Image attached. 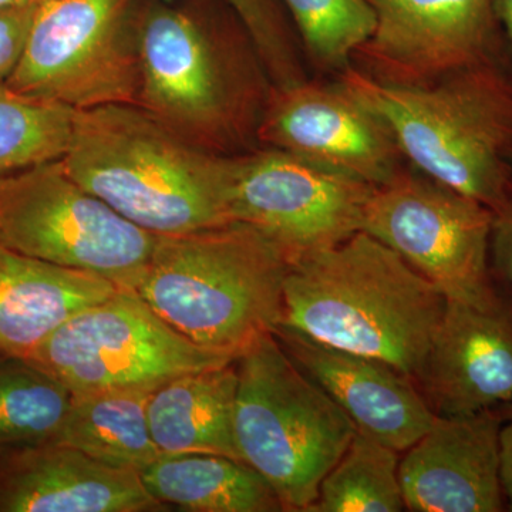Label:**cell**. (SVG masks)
Returning a JSON list of instances; mask_svg holds the SVG:
<instances>
[{
  "label": "cell",
  "mask_w": 512,
  "mask_h": 512,
  "mask_svg": "<svg viewBox=\"0 0 512 512\" xmlns=\"http://www.w3.org/2000/svg\"><path fill=\"white\" fill-rule=\"evenodd\" d=\"M37 5L0 8V86L8 83L22 59Z\"/></svg>",
  "instance_id": "83f0119b"
},
{
  "label": "cell",
  "mask_w": 512,
  "mask_h": 512,
  "mask_svg": "<svg viewBox=\"0 0 512 512\" xmlns=\"http://www.w3.org/2000/svg\"><path fill=\"white\" fill-rule=\"evenodd\" d=\"M419 389L437 416H467L512 402V309L495 296L447 299Z\"/></svg>",
  "instance_id": "5bb4252c"
},
{
  "label": "cell",
  "mask_w": 512,
  "mask_h": 512,
  "mask_svg": "<svg viewBox=\"0 0 512 512\" xmlns=\"http://www.w3.org/2000/svg\"><path fill=\"white\" fill-rule=\"evenodd\" d=\"M39 2H42V0H39Z\"/></svg>",
  "instance_id": "1f68e13d"
},
{
  "label": "cell",
  "mask_w": 512,
  "mask_h": 512,
  "mask_svg": "<svg viewBox=\"0 0 512 512\" xmlns=\"http://www.w3.org/2000/svg\"><path fill=\"white\" fill-rule=\"evenodd\" d=\"M224 3L251 36L275 87L293 86L311 77L282 0H224Z\"/></svg>",
  "instance_id": "484cf974"
},
{
  "label": "cell",
  "mask_w": 512,
  "mask_h": 512,
  "mask_svg": "<svg viewBox=\"0 0 512 512\" xmlns=\"http://www.w3.org/2000/svg\"><path fill=\"white\" fill-rule=\"evenodd\" d=\"M288 255L245 222L157 237L134 292L195 345L238 359L284 318Z\"/></svg>",
  "instance_id": "277c9868"
},
{
  "label": "cell",
  "mask_w": 512,
  "mask_h": 512,
  "mask_svg": "<svg viewBox=\"0 0 512 512\" xmlns=\"http://www.w3.org/2000/svg\"><path fill=\"white\" fill-rule=\"evenodd\" d=\"M239 156L194 146L137 104L74 114L64 168L121 217L156 235L234 222Z\"/></svg>",
  "instance_id": "6da1fadb"
},
{
  "label": "cell",
  "mask_w": 512,
  "mask_h": 512,
  "mask_svg": "<svg viewBox=\"0 0 512 512\" xmlns=\"http://www.w3.org/2000/svg\"><path fill=\"white\" fill-rule=\"evenodd\" d=\"M488 279L495 296L512 309V190L504 204L493 212Z\"/></svg>",
  "instance_id": "4316f807"
},
{
  "label": "cell",
  "mask_w": 512,
  "mask_h": 512,
  "mask_svg": "<svg viewBox=\"0 0 512 512\" xmlns=\"http://www.w3.org/2000/svg\"><path fill=\"white\" fill-rule=\"evenodd\" d=\"M501 416L500 476L507 510L512 511V402L497 407Z\"/></svg>",
  "instance_id": "f1b7e54d"
},
{
  "label": "cell",
  "mask_w": 512,
  "mask_h": 512,
  "mask_svg": "<svg viewBox=\"0 0 512 512\" xmlns=\"http://www.w3.org/2000/svg\"><path fill=\"white\" fill-rule=\"evenodd\" d=\"M309 72L336 79L353 66L376 28L369 0H282Z\"/></svg>",
  "instance_id": "cb8c5ba5"
},
{
  "label": "cell",
  "mask_w": 512,
  "mask_h": 512,
  "mask_svg": "<svg viewBox=\"0 0 512 512\" xmlns=\"http://www.w3.org/2000/svg\"><path fill=\"white\" fill-rule=\"evenodd\" d=\"M119 289L103 276L0 245V356L28 359L66 320Z\"/></svg>",
  "instance_id": "ac0fdd59"
},
{
  "label": "cell",
  "mask_w": 512,
  "mask_h": 512,
  "mask_svg": "<svg viewBox=\"0 0 512 512\" xmlns=\"http://www.w3.org/2000/svg\"><path fill=\"white\" fill-rule=\"evenodd\" d=\"M258 144L373 187L392 180L407 164L383 117L342 80L326 77L274 86L259 124Z\"/></svg>",
  "instance_id": "4fadbf2b"
},
{
  "label": "cell",
  "mask_w": 512,
  "mask_h": 512,
  "mask_svg": "<svg viewBox=\"0 0 512 512\" xmlns=\"http://www.w3.org/2000/svg\"><path fill=\"white\" fill-rule=\"evenodd\" d=\"M493 211L410 164L375 188L362 231L402 256L447 299L483 301Z\"/></svg>",
  "instance_id": "30bf717a"
},
{
  "label": "cell",
  "mask_w": 512,
  "mask_h": 512,
  "mask_svg": "<svg viewBox=\"0 0 512 512\" xmlns=\"http://www.w3.org/2000/svg\"><path fill=\"white\" fill-rule=\"evenodd\" d=\"M495 16L504 30L512 50V0H494Z\"/></svg>",
  "instance_id": "f546056e"
},
{
  "label": "cell",
  "mask_w": 512,
  "mask_h": 512,
  "mask_svg": "<svg viewBox=\"0 0 512 512\" xmlns=\"http://www.w3.org/2000/svg\"><path fill=\"white\" fill-rule=\"evenodd\" d=\"M156 242L77 183L62 160L0 180V245L19 254L134 291Z\"/></svg>",
  "instance_id": "52a82bcc"
},
{
  "label": "cell",
  "mask_w": 512,
  "mask_h": 512,
  "mask_svg": "<svg viewBox=\"0 0 512 512\" xmlns=\"http://www.w3.org/2000/svg\"><path fill=\"white\" fill-rule=\"evenodd\" d=\"M235 367V439L242 461L274 488L285 511L309 512L323 478L355 436V423L272 332L256 339Z\"/></svg>",
  "instance_id": "8992f818"
},
{
  "label": "cell",
  "mask_w": 512,
  "mask_h": 512,
  "mask_svg": "<svg viewBox=\"0 0 512 512\" xmlns=\"http://www.w3.org/2000/svg\"><path fill=\"white\" fill-rule=\"evenodd\" d=\"M137 106L221 156L259 147L274 83L237 16L215 20L156 0L138 10Z\"/></svg>",
  "instance_id": "7a4b0ae2"
},
{
  "label": "cell",
  "mask_w": 512,
  "mask_h": 512,
  "mask_svg": "<svg viewBox=\"0 0 512 512\" xmlns=\"http://www.w3.org/2000/svg\"><path fill=\"white\" fill-rule=\"evenodd\" d=\"M140 473L67 444L0 447V512L163 511Z\"/></svg>",
  "instance_id": "e0dca14e"
},
{
  "label": "cell",
  "mask_w": 512,
  "mask_h": 512,
  "mask_svg": "<svg viewBox=\"0 0 512 512\" xmlns=\"http://www.w3.org/2000/svg\"><path fill=\"white\" fill-rule=\"evenodd\" d=\"M37 2H39V0H0V8H5V6L30 5V3Z\"/></svg>",
  "instance_id": "4dcf8cb0"
},
{
  "label": "cell",
  "mask_w": 512,
  "mask_h": 512,
  "mask_svg": "<svg viewBox=\"0 0 512 512\" xmlns=\"http://www.w3.org/2000/svg\"><path fill=\"white\" fill-rule=\"evenodd\" d=\"M28 360L74 396L156 387L185 373L237 362L195 345L128 289L66 320Z\"/></svg>",
  "instance_id": "9c48e42d"
},
{
  "label": "cell",
  "mask_w": 512,
  "mask_h": 512,
  "mask_svg": "<svg viewBox=\"0 0 512 512\" xmlns=\"http://www.w3.org/2000/svg\"><path fill=\"white\" fill-rule=\"evenodd\" d=\"M342 80L389 124L404 160L495 212L512 190V77L481 64L434 86L399 89L350 67Z\"/></svg>",
  "instance_id": "5b68a950"
},
{
  "label": "cell",
  "mask_w": 512,
  "mask_h": 512,
  "mask_svg": "<svg viewBox=\"0 0 512 512\" xmlns=\"http://www.w3.org/2000/svg\"><path fill=\"white\" fill-rule=\"evenodd\" d=\"M163 505L192 512L285 511L274 488L245 461L218 454L161 456L140 473Z\"/></svg>",
  "instance_id": "ffe728a7"
},
{
  "label": "cell",
  "mask_w": 512,
  "mask_h": 512,
  "mask_svg": "<svg viewBox=\"0 0 512 512\" xmlns=\"http://www.w3.org/2000/svg\"><path fill=\"white\" fill-rule=\"evenodd\" d=\"M400 451L357 430L309 512H402Z\"/></svg>",
  "instance_id": "603a6c76"
},
{
  "label": "cell",
  "mask_w": 512,
  "mask_h": 512,
  "mask_svg": "<svg viewBox=\"0 0 512 512\" xmlns=\"http://www.w3.org/2000/svg\"><path fill=\"white\" fill-rule=\"evenodd\" d=\"M272 333L357 430L394 450L406 451L436 420L419 386L382 360L323 345L282 323Z\"/></svg>",
  "instance_id": "2e32d148"
},
{
  "label": "cell",
  "mask_w": 512,
  "mask_h": 512,
  "mask_svg": "<svg viewBox=\"0 0 512 512\" xmlns=\"http://www.w3.org/2000/svg\"><path fill=\"white\" fill-rule=\"evenodd\" d=\"M235 362L167 380L151 393L148 421L161 456L218 454L241 460L235 439Z\"/></svg>",
  "instance_id": "d6986e66"
},
{
  "label": "cell",
  "mask_w": 512,
  "mask_h": 512,
  "mask_svg": "<svg viewBox=\"0 0 512 512\" xmlns=\"http://www.w3.org/2000/svg\"><path fill=\"white\" fill-rule=\"evenodd\" d=\"M74 394L23 357L0 356V447L59 440Z\"/></svg>",
  "instance_id": "7402d4cb"
},
{
  "label": "cell",
  "mask_w": 512,
  "mask_h": 512,
  "mask_svg": "<svg viewBox=\"0 0 512 512\" xmlns=\"http://www.w3.org/2000/svg\"><path fill=\"white\" fill-rule=\"evenodd\" d=\"M136 0H42L9 89L70 109L137 104Z\"/></svg>",
  "instance_id": "ba28073f"
},
{
  "label": "cell",
  "mask_w": 512,
  "mask_h": 512,
  "mask_svg": "<svg viewBox=\"0 0 512 512\" xmlns=\"http://www.w3.org/2000/svg\"><path fill=\"white\" fill-rule=\"evenodd\" d=\"M157 387L77 394L57 441L101 463L141 473L161 457L148 421V402Z\"/></svg>",
  "instance_id": "44dd1931"
},
{
  "label": "cell",
  "mask_w": 512,
  "mask_h": 512,
  "mask_svg": "<svg viewBox=\"0 0 512 512\" xmlns=\"http://www.w3.org/2000/svg\"><path fill=\"white\" fill-rule=\"evenodd\" d=\"M376 187L271 147L238 157L232 218L278 245L289 261L362 232Z\"/></svg>",
  "instance_id": "8fae6325"
},
{
  "label": "cell",
  "mask_w": 512,
  "mask_h": 512,
  "mask_svg": "<svg viewBox=\"0 0 512 512\" xmlns=\"http://www.w3.org/2000/svg\"><path fill=\"white\" fill-rule=\"evenodd\" d=\"M376 28L353 67L399 89H423L481 64L503 62L494 0H369Z\"/></svg>",
  "instance_id": "7c38bea8"
},
{
  "label": "cell",
  "mask_w": 512,
  "mask_h": 512,
  "mask_svg": "<svg viewBox=\"0 0 512 512\" xmlns=\"http://www.w3.org/2000/svg\"><path fill=\"white\" fill-rule=\"evenodd\" d=\"M447 298L366 232L291 262L282 325L382 360L419 386Z\"/></svg>",
  "instance_id": "3957f363"
},
{
  "label": "cell",
  "mask_w": 512,
  "mask_h": 512,
  "mask_svg": "<svg viewBox=\"0 0 512 512\" xmlns=\"http://www.w3.org/2000/svg\"><path fill=\"white\" fill-rule=\"evenodd\" d=\"M76 110L0 86V180L62 160Z\"/></svg>",
  "instance_id": "d4e9b609"
},
{
  "label": "cell",
  "mask_w": 512,
  "mask_h": 512,
  "mask_svg": "<svg viewBox=\"0 0 512 512\" xmlns=\"http://www.w3.org/2000/svg\"><path fill=\"white\" fill-rule=\"evenodd\" d=\"M497 409L437 416L400 457L404 507L413 512L507 510L500 476Z\"/></svg>",
  "instance_id": "9a60e30c"
}]
</instances>
